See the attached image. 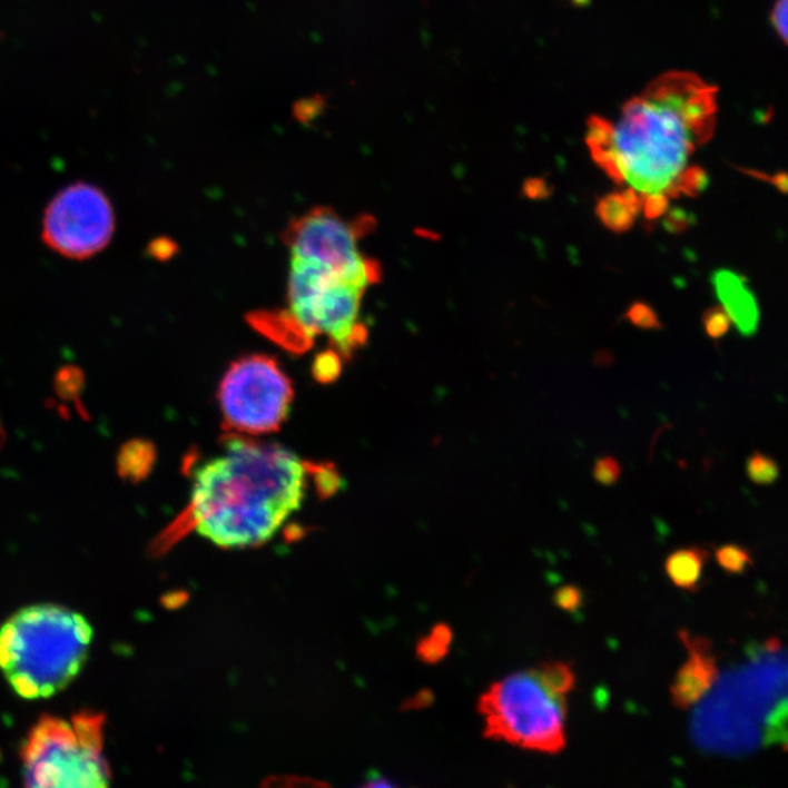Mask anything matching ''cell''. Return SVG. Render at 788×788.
<instances>
[{
    "label": "cell",
    "mask_w": 788,
    "mask_h": 788,
    "mask_svg": "<svg viewBox=\"0 0 788 788\" xmlns=\"http://www.w3.org/2000/svg\"><path fill=\"white\" fill-rule=\"evenodd\" d=\"M717 93L697 73L672 70L628 100L617 119L591 117V158L640 197L647 219L663 217L672 199L706 190L707 173L692 159L715 136Z\"/></svg>",
    "instance_id": "cell-1"
},
{
    "label": "cell",
    "mask_w": 788,
    "mask_h": 788,
    "mask_svg": "<svg viewBox=\"0 0 788 788\" xmlns=\"http://www.w3.org/2000/svg\"><path fill=\"white\" fill-rule=\"evenodd\" d=\"M322 471L283 445L227 434L217 453L191 456L189 504L171 534L195 532L224 549L266 545L302 509Z\"/></svg>",
    "instance_id": "cell-2"
},
{
    "label": "cell",
    "mask_w": 788,
    "mask_h": 788,
    "mask_svg": "<svg viewBox=\"0 0 788 788\" xmlns=\"http://www.w3.org/2000/svg\"><path fill=\"white\" fill-rule=\"evenodd\" d=\"M92 640L91 623L82 613L32 604L0 627V670L21 698L46 700L78 678Z\"/></svg>",
    "instance_id": "cell-3"
},
{
    "label": "cell",
    "mask_w": 788,
    "mask_h": 788,
    "mask_svg": "<svg viewBox=\"0 0 788 788\" xmlns=\"http://www.w3.org/2000/svg\"><path fill=\"white\" fill-rule=\"evenodd\" d=\"M380 280L377 262L341 267L290 257L288 309L290 323L312 344L325 336L337 354L351 356L367 339L361 309L370 286Z\"/></svg>",
    "instance_id": "cell-4"
},
{
    "label": "cell",
    "mask_w": 788,
    "mask_h": 788,
    "mask_svg": "<svg viewBox=\"0 0 788 788\" xmlns=\"http://www.w3.org/2000/svg\"><path fill=\"white\" fill-rule=\"evenodd\" d=\"M105 717L93 711H81L70 719L41 717L21 749L26 786L109 787L111 769L105 753Z\"/></svg>",
    "instance_id": "cell-5"
},
{
    "label": "cell",
    "mask_w": 788,
    "mask_h": 788,
    "mask_svg": "<svg viewBox=\"0 0 788 788\" xmlns=\"http://www.w3.org/2000/svg\"><path fill=\"white\" fill-rule=\"evenodd\" d=\"M477 711L486 739L549 755L565 749L567 698L553 693L534 669L491 684Z\"/></svg>",
    "instance_id": "cell-6"
},
{
    "label": "cell",
    "mask_w": 788,
    "mask_h": 788,
    "mask_svg": "<svg viewBox=\"0 0 788 788\" xmlns=\"http://www.w3.org/2000/svg\"><path fill=\"white\" fill-rule=\"evenodd\" d=\"M294 402V387L278 361L255 354L227 370L218 403L228 434L262 437L280 430Z\"/></svg>",
    "instance_id": "cell-7"
},
{
    "label": "cell",
    "mask_w": 788,
    "mask_h": 788,
    "mask_svg": "<svg viewBox=\"0 0 788 788\" xmlns=\"http://www.w3.org/2000/svg\"><path fill=\"white\" fill-rule=\"evenodd\" d=\"M115 227L109 196L89 183H72L47 206L43 240L59 255L83 260L109 246Z\"/></svg>",
    "instance_id": "cell-8"
},
{
    "label": "cell",
    "mask_w": 788,
    "mask_h": 788,
    "mask_svg": "<svg viewBox=\"0 0 788 788\" xmlns=\"http://www.w3.org/2000/svg\"><path fill=\"white\" fill-rule=\"evenodd\" d=\"M372 228V218L345 219L335 210L318 206L289 224L285 242L295 259L364 267L374 262L361 250V240Z\"/></svg>",
    "instance_id": "cell-9"
},
{
    "label": "cell",
    "mask_w": 788,
    "mask_h": 788,
    "mask_svg": "<svg viewBox=\"0 0 788 788\" xmlns=\"http://www.w3.org/2000/svg\"><path fill=\"white\" fill-rule=\"evenodd\" d=\"M679 638L687 647L689 657L673 679L670 696L674 707L688 711L715 688L719 679V663L707 638L693 637L688 631H680Z\"/></svg>",
    "instance_id": "cell-10"
},
{
    "label": "cell",
    "mask_w": 788,
    "mask_h": 788,
    "mask_svg": "<svg viewBox=\"0 0 788 788\" xmlns=\"http://www.w3.org/2000/svg\"><path fill=\"white\" fill-rule=\"evenodd\" d=\"M719 295L722 309L729 314L731 323L745 335L757 331L759 312L753 294L746 286L743 278L729 270H720L712 279Z\"/></svg>",
    "instance_id": "cell-11"
},
{
    "label": "cell",
    "mask_w": 788,
    "mask_h": 788,
    "mask_svg": "<svg viewBox=\"0 0 788 788\" xmlns=\"http://www.w3.org/2000/svg\"><path fill=\"white\" fill-rule=\"evenodd\" d=\"M710 556L706 548L692 546L670 553L664 562L666 574L679 589L693 591L701 583L703 567Z\"/></svg>",
    "instance_id": "cell-12"
},
{
    "label": "cell",
    "mask_w": 788,
    "mask_h": 788,
    "mask_svg": "<svg viewBox=\"0 0 788 788\" xmlns=\"http://www.w3.org/2000/svg\"><path fill=\"white\" fill-rule=\"evenodd\" d=\"M641 213V200L634 191L623 190L619 194L604 196L599 201L595 214L604 227L614 233H626L636 224Z\"/></svg>",
    "instance_id": "cell-13"
},
{
    "label": "cell",
    "mask_w": 788,
    "mask_h": 788,
    "mask_svg": "<svg viewBox=\"0 0 788 788\" xmlns=\"http://www.w3.org/2000/svg\"><path fill=\"white\" fill-rule=\"evenodd\" d=\"M534 670H536L538 677L541 678L542 682L556 696L567 698L572 689L575 688V673L569 663L553 661V663H543Z\"/></svg>",
    "instance_id": "cell-14"
},
{
    "label": "cell",
    "mask_w": 788,
    "mask_h": 788,
    "mask_svg": "<svg viewBox=\"0 0 788 788\" xmlns=\"http://www.w3.org/2000/svg\"><path fill=\"white\" fill-rule=\"evenodd\" d=\"M716 560L721 569L729 574H743L753 564V558L748 549L735 545V543L717 549Z\"/></svg>",
    "instance_id": "cell-15"
},
{
    "label": "cell",
    "mask_w": 788,
    "mask_h": 788,
    "mask_svg": "<svg viewBox=\"0 0 788 788\" xmlns=\"http://www.w3.org/2000/svg\"><path fill=\"white\" fill-rule=\"evenodd\" d=\"M746 473L749 480L757 485H771L778 480V466L772 459L766 454L755 453L746 464Z\"/></svg>",
    "instance_id": "cell-16"
},
{
    "label": "cell",
    "mask_w": 788,
    "mask_h": 788,
    "mask_svg": "<svg viewBox=\"0 0 788 788\" xmlns=\"http://www.w3.org/2000/svg\"><path fill=\"white\" fill-rule=\"evenodd\" d=\"M553 603L558 609L567 613H577L583 608L584 593L577 585H564L553 594Z\"/></svg>",
    "instance_id": "cell-17"
},
{
    "label": "cell",
    "mask_w": 788,
    "mask_h": 788,
    "mask_svg": "<svg viewBox=\"0 0 788 788\" xmlns=\"http://www.w3.org/2000/svg\"><path fill=\"white\" fill-rule=\"evenodd\" d=\"M730 325L729 314L722 308L708 309L706 316H703V326H706V332L712 339H719V337L725 336L729 332Z\"/></svg>",
    "instance_id": "cell-18"
},
{
    "label": "cell",
    "mask_w": 788,
    "mask_h": 788,
    "mask_svg": "<svg viewBox=\"0 0 788 788\" xmlns=\"http://www.w3.org/2000/svg\"><path fill=\"white\" fill-rule=\"evenodd\" d=\"M622 469L618 460L612 457L600 459L598 463L594 464L593 476L594 480L600 483V485H613L617 483L619 477H621Z\"/></svg>",
    "instance_id": "cell-19"
},
{
    "label": "cell",
    "mask_w": 788,
    "mask_h": 788,
    "mask_svg": "<svg viewBox=\"0 0 788 788\" xmlns=\"http://www.w3.org/2000/svg\"><path fill=\"white\" fill-rule=\"evenodd\" d=\"M341 372V356L336 351H327L314 364V373L321 382L333 380Z\"/></svg>",
    "instance_id": "cell-20"
},
{
    "label": "cell",
    "mask_w": 788,
    "mask_h": 788,
    "mask_svg": "<svg viewBox=\"0 0 788 788\" xmlns=\"http://www.w3.org/2000/svg\"><path fill=\"white\" fill-rule=\"evenodd\" d=\"M628 318L641 328H657L660 326L659 317H657L653 309L642 303H636L634 306L628 309Z\"/></svg>",
    "instance_id": "cell-21"
},
{
    "label": "cell",
    "mask_w": 788,
    "mask_h": 788,
    "mask_svg": "<svg viewBox=\"0 0 788 788\" xmlns=\"http://www.w3.org/2000/svg\"><path fill=\"white\" fill-rule=\"evenodd\" d=\"M769 17H771L774 30L780 36L782 43H787L788 0H777Z\"/></svg>",
    "instance_id": "cell-22"
},
{
    "label": "cell",
    "mask_w": 788,
    "mask_h": 788,
    "mask_svg": "<svg viewBox=\"0 0 788 788\" xmlns=\"http://www.w3.org/2000/svg\"><path fill=\"white\" fill-rule=\"evenodd\" d=\"M787 702L782 700L780 707L772 711L768 720L767 740L774 742L778 740L777 730L786 738Z\"/></svg>",
    "instance_id": "cell-23"
}]
</instances>
